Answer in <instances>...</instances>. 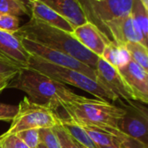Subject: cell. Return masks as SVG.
<instances>
[{
	"instance_id": "obj_1",
	"label": "cell",
	"mask_w": 148,
	"mask_h": 148,
	"mask_svg": "<svg viewBox=\"0 0 148 148\" xmlns=\"http://www.w3.org/2000/svg\"><path fill=\"white\" fill-rule=\"evenodd\" d=\"M15 34L48 48L65 53L95 70L100 56L85 48L69 32L30 17V20L19 27Z\"/></svg>"
},
{
	"instance_id": "obj_2",
	"label": "cell",
	"mask_w": 148,
	"mask_h": 148,
	"mask_svg": "<svg viewBox=\"0 0 148 148\" xmlns=\"http://www.w3.org/2000/svg\"><path fill=\"white\" fill-rule=\"evenodd\" d=\"M7 88L21 90L33 102L47 105L56 112L62 108V103L74 100L79 95L65 84L30 68L21 69L10 82Z\"/></svg>"
},
{
	"instance_id": "obj_3",
	"label": "cell",
	"mask_w": 148,
	"mask_h": 148,
	"mask_svg": "<svg viewBox=\"0 0 148 148\" xmlns=\"http://www.w3.org/2000/svg\"><path fill=\"white\" fill-rule=\"evenodd\" d=\"M67 115L78 123L118 129L119 121L125 109L105 100L90 99L78 95L75 99L62 103Z\"/></svg>"
},
{
	"instance_id": "obj_4",
	"label": "cell",
	"mask_w": 148,
	"mask_h": 148,
	"mask_svg": "<svg viewBox=\"0 0 148 148\" xmlns=\"http://www.w3.org/2000/svg\"><path fill=\"white\" fill-rule=\"evenodd\" d=\"M28 68L35 69L62 84L71 85L86 91L93 95L96 99L108 101H119V98L109 89L105 88L96 80H94L77 70L56 66L33 56H30L29 57Z\"/></svg>"
},
{
	"instance_id": "obj_5",
	"label": "cell",
	"mask_w": 148,
	"mask_h": 148,
	"mask_svg": "<svg viewBox=\"0 0 148 148\" xmlns=\"http://www.w3.org/2000/svg\"><path fill=\"white\" fill-rule=\"evenodd\" d=\"M17 112L5 134H14L28 129L53 128L58 123V114L47 105H41L25 96L17 106Z\"/></svg>"
},
{
	"instance_id": "obj_6",
	"label": "cell",
	"mask_w": 148,
	"mask_h": 148,
	"mask_svg": "<svg viewBox=\"0 0 148 148\" xmlns=\"http://www.w3.org/2000/svg\"><path fill=\"white\" fill-rule=\"evenodd\" d=\"M87 21L95 24L101 32L105 25L131 13L134 0H79Z\"/></svg>"
},
{
	"instance_id": "obj_7",
	"label": "cell",
	"mask_w": 148,
	"mask_h": 148,
	"mask_svg": "<svg viewBox=\"0 0 148 148\" xmlns=\"http://www.w3.org/2000/svg\"><path fill=\"white\" fill-rule=\"evenodd\" d=\"M21 42L26 51L33 56L40 58L49 63L64 67L71 69L77 70L84 75H88V77L96 80V72L94 69L88 67V65L81 62L80 61L75 59L74 57L62 53L61 51L48 48L44 45H42L38 42H35L30 41L25 37L19 36Z\"/></svg>"
},
{
	"instance_id": "obj_8",
	"label": "cell",
	"mask_w": 148,
	"mask_h": 148,
	"mask_svg": "<svg viewBox=\"0 0 148 148\" xmlns=\"http://www.w3.org/2000/svg\"><path fill=\"white\" fill-rule=\"evenodd\" d=\"M125 109V114L119 121L118 129L124 134L148 146V112L140 102L126 103L118 101Z\"/></svg>"
},
{
	"instance_id": "obj_9",
	"label": "cell",
	"mask_w": 148,
	"mask_h": 148,
	"mask_svg": "<svg viewBox=\"0 0 148 148\" xmlns=\"http://www.w3.org/2000/svg\"><path fill=\"white\" fill-rule=\"evenodd\" d=\"M101 33L108 42L120 45H125L127 42H140L147 46V40L142 35L131 13L128 16L108 23Z\"/></svg>"
},
{
	"instance_id": "obj_10",
	"label": "cell",
	"mask_w": 148,
	"mask_h": 148,
	"mask_svg": "<svg viewBox=\"0 0 148 148\" xmlns=\"http://www.w3.org/2000/svg\"><path fill=\"white\" fill-rule=\"evenodd\" d=\"M95 72L96 81L114 93L119 98V101L126 103L138 101L134 93L125 82L119 70L101 57L98 59Z\"/></svg>"
},
{
	"instance_id": "obj_11",
	"label": "cell",
	"mask_w": 148,
	"mask_h": 148,
	"mask_svg": "<svg viewBox=\"0 0 148 148\" xmlns=\"http://www.w3.org/2000/svg\"><path fill=\"white\" fill-rule=\"evenodd\" d=\"M121 76L134 93L140 103L148 102V71L130 60L125 66L118 69Z\"/></svg>"
},
{
	"instance_id": "obj_12",
	"label": "cell",
	"mask_w": 148,
	"mask_h": 148,
	"mask_svg": "<svg viewBox=\"0 0 148 148\" xmlns=\"http://www.w3.org/2000/svg\"><path fill=\"white\" fill-rule=\"evenodd\" d=\"M0 55L21 68H28L30 55L15 33L0 29Z\"/></svg>"
},
{
	"instance_id": "obj_13",
	"label": "cell",
	"mask_w": 148,
	"mask_h": 148,
	"mask_svg": "<svg viewBox=\"0 0 148 148\" xmlns=\"http://www.w3.org/2000/svg\"><path fill=\"white\" fill-rule=\"evenodd\" d=\"M71 34L85 48L98 56H101L105 47L108 43L100 29L88 21L75 27Z\"/></svg>"
},
{
	"instance_id": "obj_14",
	"label": "cell",
	"mask_w": 148,
	"mask_h": 148,
	"mask_svg": "<svg viewBox=\"0 0 148 148\" xmlns=\"http://www.w3.org/2000/svg\"><path fill=\"white\" fill-rule=\"evenodd\" d=\"M29 8L31 11V18L42 22L52 27L65 30L67 32H73L75 26L69 20L40 1L35 0L29 3Z\"/></svg>"
},
{
	"instance_id": "obj_15",
	"label": "cell",
	"mask_w": 148,
	"mask_h": 148,
	"mask_svg": "<svg viewBox=\"0 0 148 148\" xmlns=\"http://www.w3.org/2000/svg\"><path fill=\"white\" fill-rule=\"evenodd\" d=\"M51 10L56 11L75 27L79 26L87 21L82 7L79 0H38Z\"/></svg>"
},
{
	"instance_id": "obj_16",
	"label": "cell",
	"mask_w": 148,
	"mask_h": 148,
	"mask_svg": "<svg viewBox=\"0 0 148 148\" xmlns=\"http://www.w3.org/2000/svg\"><path fill=\"white\" fill-rule=\"evenodd\" d=\"M100 57L117 69L125 66L131 60L125 45H120L114 42H108Z\"/></svg>"
},
{
	"instance_id": "obj_17",
	"label": "cell",
	"mask_w": 148,
	"mask_h": 148,
	"mask_svg": "<svg viewBox=\"0 0 148 148\" xmlns=\"http://www.w3.org/2000/svg\"><path fill=\"white\" fill-rule=\"evenodd\" d=\"M58 121L69 133V134L74 139V140H75L79 145L86 148H97L91 140V139L88 137L83 127L80 124L70 119L69 116L62 117L58 114Z\"/></svg>"
},
{
	"instance_id": "obj_18",
	"label": "cell",
	"mask_w": 148,
	"mask_h": 148,
	"mask_svg": "<svg viewBox=\"0 0 148 148\" xmlns=\"http://www.w3.org/2000/svg\"><path fill=\"white\" fill-rule=\"evenodd\" d=\"M78 124H80L83 127V129L86 131L88 137L91 139V140L94 142L96 147L116 145L115 136L112 134L111 133H109L108 131H107L106 129L101 128L95 126L83 124V123H78Z\"/></svg>"
},
{
	"instance_id": "obj_19",
	"label": "cell",
	"mask_w": 148,
	"mask_h": 148,
	"mask_svg": "<svg viewBox=\"0 0 148 148\" xmlns=\"http://www.w3.org/2000/svg\"><path fill=\"white\" fill-rule=\"evenodd\" d=\"M132 61L148 71V49L140 42H127L125 44Z\"/></svg>"
},
{
	"instance_id": "obj_20",
	"label": "cell",
	"mask_w": 148,
	"mask_h": 148,
	"mask_svg": "<svg viewBox=\"0 0 148 148\" xmlns=\"http://www.w3.org/2000/svg\"><path fill=\"white\" fill-rule=\"evenodd\" d=\"M131 16L137 23L144 37L148 40V10L145 9L140 0H134Z\"/></svg>"
},
{
	"instance_id": "obj_21",
	"label": "cell",
	"mask_w": 148,
	"mask_h": 148,
	"mask_svg": "<svg viewBox=\"0 0 148 148\" xmlns=\"http://www.w3.org/2000/svg\"><path fill=\"white\" fill-rule=\"evenodd\" d=\"M29 8L15 0H0V14L20 16L29 15Z\"/></svg>"
},
{
	"instance_id": "obj_22",
	"label": "cell",
	"mask_w": 148,
	"mask_h": 148,
	"mask_svg": "<svg viewBox=\"0 0 148 148\" xmlns=\"http://www.w3.org/2000/svg\"><path fill=\"white\" fill-rule=\"evenodd\" d=\"M54 132L56 133V136L58 137V140L61 144L62 148H80L79 144L74 140V139L69 134V133L64 129V127L58 123L53 127Z\"/></svg>"
},
{
	"instance_id": "obj_23",
	"label": "cell",
	"mask_w": 148,
	"mask_h": 148,
	"mask_svg": "<svg viewBox=\"0 0 148 148\" xmlns=\"http://www.w3.org/2000/svg\"><path fill=\"white\" fill-rule=\"evenodd\" d=\"M40 141L46 148H62L58 137L54 132L53 128H42L39 129Z\"/></svg>"
},
{
	"instance_id": "obj_24",
	"label": "cell",
	"mask_w": 148,
	"mask_h": 148,
	"mask_svg": "<svg viewBox=\"0 0 148 148\" xmlns=\"http://www.w3.org/2000/svg\"><path fill=\"white\" fill-rule=\"evenodd\" d=\"M29 148H36L39 145V129H28L16 134Z\"/></svg>"
},
{
	"instance_id": "obj_25",
	"label": "cell",
	"mask_w": 148,
	"mask_h": 148,
	"mask_svg": "<svg viewBox=\"0 0 148 148\" xmlns=\"http://www.w3.org/2000/svg\"><path fill=\"white\" fill-rule=\"evenodd\" d=\"M20 19L17 16L0 14V29L10 33H16L19 29Z\"/></svg>"
},
{
	"instance_id": "obj_26",
	"label": "cell",
	"mask_w": 148,
	"mask_h": 148,
	"mask_svg": "<svg viewBox=\"0 0 148 148\" xmlns=\"http://www.w3.org/2000/svg\"><path fill=\"white\" fill-rule=\"evenodd\" d=\"M116 138V145L120 148H148V146L141 143L140 141L133 139L121 131L118 132Z\"/></svg>"
},
{
	"instance_id": "obj_27",
	"label": "cell",
	"mask_w": 148,
	"mask_h": 148,
	"mask_svg": "<svg viewBox=\"0 0 148 148\" xmlns=\"http://www.w3.org/2000/svg\"><path fill=\"white\" fill-rule=\"evenodd\" d=\"M17 106L0 102V121H12L17 112Z\"/></svg>"
},
{
	"instance_id": "obj_28",
	"label": "cell",
	"mask_w": 148,
	"mask_h": 148,
	"mask_svg": "<svg viewBox=\"0 0 148 148\" xmlns=\"http://www.w3.org/2000/svg\"><path fill=\"white\" fill-rule=\"evenodd\" d=\"M3 147L4 148H29L16 134L10 135L6 134Z\"/></svg>"
},
{
	"instance_id": "obj_29",
	"label": "cell",
	"mask_w": 148,
	"mask_h": 148,
	"mask_svg": "<svg viewBox=\"0 0 148 148\" xmlns=\"http://www.w3.org/2000/svg\"><path fill=\"white\" fill-rule=\"evenodd\" d=\"M21 69H23V68H20L19 66H17L14 63H11V62H9L0 59V74L18 72Z\"/></svg>"
},
{
	"instance_id": "obj_30",
	"label": "cell",
	"mask_w": 148,
	"mask_h": 148,
	"mask_svg": "<svg viewBox=\"0 0 148 148\" xmlns=\"http://www.w3.org/2000/svg\"><path fill=\"white\" fill-rule=\"evenodd\" d=\"M17 72L15 73H3V74H0V93L4 90L5 88H7L8 84L10 83V82L14 78V76L16 75Z\"/></svg>"
},
{
	"instance_id": "obj_31",
	"label": "cell",
	"mask_w": 148,
	"mask_h": 148,
	"mask_svg": "<svg viewBox=\"0 0 148 148\" xmlns=\"http://www.w3.org/2000/svg\"><path fill=\"white\" fill-rule=\"evenodd\" d=\"M15 1L19 3H21V4H23V5H25L27 7H29V3L28 2H26L25 0H15Z\"/></svg>"
},
{
	"instance_id": "obj_32",
	"label": "cell",
	"mask_w": 148,
	"mask_h": 148,
	"mask_svg": "<svg viewBox=\"0 0 148 148\" xmlns=\"http://www.w3.org/2000/svg\"><path fill=\"white\" fill-rule=\"evenodd\" d=\"M140 1L143 4V6L145 7V9L148 10V0H140Z\"/></svg>"
},
{
	"instance_id": "obj_33",
	"label": "cell",
	"mask_w": 148,
	"mask_h": 148,
	"mask_svg": "<svg viewBox=\"0 0 148 148\" xmlns=\"http://www.w3.org/2000/svg\"><path fill=\"white\" fill-rule=\"evenodd\" d=\"M5 137H6V134H3L0 135V147L3 145V140H4Z\"/></svg>"
},
{
	"instance_id": "obj_34",
	"label": "cell",
	"mask_w": 148,
	"mask_h": 148,
	"mask_svg": "<svg viewBox=\"0 0 148 148\" xmlns=\"http://www.w3.org/2000/svg\"><path fill=\"white\" fill-rule=\"evenodd\" d=\"M97 148H120L117 145H114V146H108V147H99Z\"/></svg>"
},
{
	"instance_id": "obj_35",
	"label": "cell",
	"mask_w": 148,
	"mask_h": 148,
	"mask_svg": "<svg viewBox=\"0 0 148 148\" xmlns=\"http://www.w3.org/2000/svg\"><path fill=\"white\" fill-rule=\"evenodd\" d=\"M36 148H46V147H45L42 142H40V143H39V145L37 146V147Z\"/></svg>"
},
{
	"instance_id": "obj_36",
	"label": "cell",
	"mask_w": 148,
	"mask_h": 148,
	"mask_svg": "<svg viewBox=\"0 0 148 148\" xmlns=\"http://www.w3.org/2000/svg\"><path fill=\"white\" fill-rule=\"evenodd\" d=\"M0 59H1V60H3V61H6V62H10V61H8L7 59H5V58H4L3 56H2L1 55H0ZM11 63H13V62H11ZM14 64H15V63H14ZM20 68H21V67H20Z\"/></svg>"
},
{
	"instance_id": "obj_37",
	"label": "cell",
	"mask_w": 148,
	"mask_h": 148,
	"mask_svg": "<svg viewBox=\"0 0 148 148\" xmlns=\"http://www.w3.org/2000/svg\"><path fill=\"white\" fill-rule=\"evenodd\" d=\"M25 1L28 2V3H31V2H33V1H35V0H25Z\"/></svg>"
},
{
	"instance_id": "obj_38",
	"label": "cell",
	"mask_w": 148,
	"mask_h": 148,
	"mask_svg": "<svg viewBox=\"0 0 148 148\" xmlns=\"http://www.w3.org/2000/svg\"><path fill=\"white\" fill-rule=\"evenodd\" d=\"M79 146H80V148H86V147H82L81 145H79Z\"/></svg>"
},
{
	"instance_id": "obj_39",
	"label": "cell",
	"mask_w": 148,
	"mask_h": 148,
	"mask_svg": "<svg viewBox=\"0 0 148 148\" xmlns=\"http://www.w3.org/2000/svg\"><path fill=\"white\" fill-rule=\"evenodd\" d=\"M0 148H4V147H3V145H2V146L0 147Z\"/></svg>"
},
{
	"instance_id": "obj_40",
	"label": "cell",
	"mask_w": 148,
	"mask_h": 148,
	"mask_svg": "<svg viewBox=\"0 0 148 148\" xmlns=\"http://www.w3.org/2000/svg\"><path fill=\"white\" fill-rule=\"evenodd\" d=\"M95 1H103V0H95Z\"/></svg>"
}]
</instances>
